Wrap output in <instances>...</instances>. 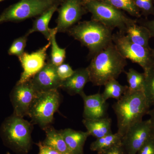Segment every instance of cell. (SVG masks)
Returning <instances> with one entry per match:
<instances>
[{
	"label": "cell",
	"mask_w": 154,
	"mask_h": 154,
	"mask_svg": "<svg viewBox=\"0 0 154 154\" xmlns=\"http://www.w3.org/2000/svg\"><path fill=\"white\" fill-rule=\"evenodd\" d=\"M57 33V28H52L51 36L49 41L51 46L50 61L56 66H58L63 63L66 57V48H62L59 46L56 39V35Z\"/></svg>",
	"instance_id": "23"
},
{
	"label": "cell",
	"mask_w": 154,
	"mask_h": 154,
	"mask_svg": "<svg viewBox=\"0 0 154 154\" xmlns=\"http://www.w3.org/2000/svg\"><path fill=\"white\" fill-rule=\"evenodd\" d=\"M113 30L92 19L79 22L67 33L88 48V57L91 59L113 42Z\"/></svg>",
	"instance_id": "3"
},
{
	"label": "cell",
	"mask_w": 154,
	"mask_h": 154,
	"mask_svg": "<svg viewBox=\"0 0 154 154\" xmlns=\"http://www.w3.org/2000/svg\"><path fill=\"white\" fill-rule=\"evenodd\" d=\"M143 26H145L147 28L152 37H154V19L150 21L146 22L143 25Z\"/></svg>",
	"instance_id": "33"
},
{
	"label": "cell",
	"mask_w": 154,
	"mask_h": 154,
	"mask_svg": "<svg viewBox=\"0 0 154 154\" xmlns=\"http://www.w3.org/2000/svg\"><path fill=\"white\" fill-rule=\"evenodd\" d=\"M137 154H154V137L152 135L144 144Z\"/></svg>",
	"instance_id": "30"
},
{
	"label": "cell",
	"mask_w": 154,
	"mask_h": 154,
	"mask_svg": "<svg viewBox=\"0 0 154 154\" xmlns=\"http://www.w3.org/2000/svg\"><path fill=\"white\" fill-rule=\"evenodd\" d=\"M152 54L154 58V49H152Z\"/></svg>",
	"instance_id": "35"
},
{
	"label": "cell",
	"mask_w": 154,
	"mask_h": 154,
	"mask_svg": "<svg viewBox=\"0 0 154 154\" xmlns=\"http://www.w3.org/2000/svg\"><path fill=\"white\" fill-rule=\"evenodd\" d=\"M112 107L117 119V132L122 137L130 128L142 121L150 110L143 91H128Z\"/></svg>",
	"instance_id": "2"
},
{
	"label": "cell",
	"mask_w": 154,
	"mask_h": 154,
	"mask_svg": "<svg viewBox=\"0 0 154 154\" xmlns=\"http://www.w3.org/2000/svg\"><path fill=\"white\" fill-rule=\"evenodd\" d=\"M135 5L139 10L140 9L147 14H154L153 0H134Z\"/></svg>",
	"instance_id": "29"
},
{
	"label": "cell",
	"mask_w": 154,
	"mask_h": 154,
	"mask_svg": "<svg viewBox=\"0 0 154 154\" xmlns=\"http://www.w3.org/2000/svg\"><path fill=\"white\" fill-rule=\"evenodd\" d=\"M61 0H20L5 9L0 15V24L19 22L40 16Z\"/></svg>",
	"instance_id": "6"
},
{
	"label": "cell",
	"mask_w": 154,
	"mask_h": 154,
	"mask_svg": "<svg viewBox=\"0 0 154 154\" xmlns=\"http://www.w3.org/2000/svg\"><path fill=\"white\" fill-rule=\"evenodd\" d=\"M60 103V94L58 90L38 93L31 104L28 116L33 124L38 125L43 129L52 123L54 116Z\"/></svg>",
	"instance_id": "5"
},
{
	"label": "cell",
	"mask_w": 154,
	"mask_h": 154,
	"mask_svg": "<svg viewBox=\"0 0 154 154\" xmlns=\"http://www.w3.org/2000/svg\"><path fill=\"white\" fill-rule=\"evenodd\" d=\"M61 3H58L54 5L51 8L38 16L33 22L32 28H30L26 35L29 36L35 32H40L43 34L48 41L50 39L52 29L49 28V23L53 15L57 11L58 6Z\"/></svg>",
	"instance_id": "18"
},
{
	"label": "cell",
	"mask_w": 154,
	"mask_h": 154,
	"mask_svg": "<svg viewBox=\"0 0 154 154\" xmlns=\"http://www.w3.org/2000/svg\"><path fill=\"white\" fill-rule=\"evenodd\" d=\"M147 114L149 116V119L150 121L151 125L152 134L154 137V106L152 108L149 110Z\"/></svg>",
	"instance_id": "34"
},
{
	"label": "cell",
	"mask_w": 154,
	"mask_h": 154,
	"mask_svg": "<svg viewBox=\"0 0 154 154\" xmlns=\"http://www.w3.org/2000/svg\"><path fill=\"white\" fill-rule=\"evenodd\" d=\"M37 93L30 81L21 84L17 83L10 95L14 109L13 114L23 118L28 116L30 106Z\"/></svg>",
	"instance_id": "10"
},
{
	"label": "cell",
	"mask_w": 154,
	"mask_h": 154,
	"mask_svg": "<svg viewBox=\"0 0 154 154\" xmlns=\"http://www.w3.org/2000/svg\"><path fill=\"white\" fill-rule=\"evenodd\" d=\"M80 95L84 101L83 116L85 119H97L107 116V103L102 94L87 95L84 91Z\"/></svg>",
	"instance_id": "14"
},
{
	"label": "cell",
	"mask_w": 154,
	"mask_h": 154,
	"mask_svg": "<svg viewBox=\"0 0 154 154\" xmlns=\"http://www.w3.org/2000/svg\"><path fill=\"white\" fill-rule=\"evenodd\" d=\"M153 4H154V0H153Z\"/></svg>",
	"instance_id": "40"
},
{
	"label": "cell",
	"mask_w": 154,
	"mask_h": 154,
	"mask_svg": "<svg viewBox=\"0 0 154 154\" xmlns=\"http://www.w3.org/2000/svg\"><path fill=\"white\" fill-rule=\"evenodd\" d=\"M104 86L105 90L102 95L106 101L111 98L118 100L128 91V86L122 85L116 79L107 82Z\"/></svg>",
	"instance_id": "22"
},
{
	"label": "cell",
	"mask_w": 154,
	"mask_h": 154,
	"mask_svg": "<svg viewBox=\"0 0 154 154\" xmlns=\"http://www.w3.org/2000/svg\"><path fill=\"white\" fill-rule=\"evenodd\" d=\"M113 42L119 52L126 59L137 63L144 72L154 65V58L152 49L135 44L128 39L124 33L119 31L113 34Z\"/></svg>",
	"instance_id": "7"
},
{
	"label": "cell",
	"mask_w": 154,
	"mask_h": 154,
	"mask_svg": "<svg viewBox=\"0 0 154 154\" xmlns=\"http://www.w3.org/2000/svg\"><path fill=\"white\" fill-rule=\"evenodd\" d=\"M36 145L39 148L38 154H62L50 147L45 145L42 142H39Z\"/></svg>",
	"instance_id": "32"
},
{
	"label": "cell",
	"mask_w": 154,
	"mask_h": 154,
	"mask_svg": "<svg viewBox=\"0 0 154 154\" xmlns=\"http://www.w3.org/2000/svg\"><path fill=\"white\" fill-rule=\"evenodd\" d=\"M84 5L92 14V19L113 30L117 28L119 31H122L132 19L126 17L119 10L101 1H89Z\"/></svg>",
	"instance_id": "8"
},
{
	"label": "cell",
	"mask_w": 154,
	"mask_h": 154,
	"mask_svg": "<svg viewBox=\"0 0 154 154\" xmlns=\"http://www.w3.org/2000/svg\"><path fill=\"white\" fill-rule=\"evenodd\" d=\"M122 137L118 133L110 134L99 138L92 142L90 146L91 151L97 153L110 148L111 147L122 143Z\"/></svg>",
	"instance_id": "21"
},
{
	"label": "cell",
	"mask_w": 154,
	"mask_h": 154,
	"mask_svg": "<svg viewBox=\"0 0 154 154\" xmlns=\"http://www.w3.org/2000/svg\"><path fill=\"white\" fill-rule=\"evenodd\" d=\"M89 82L90 77L87 68L78 69L75 70L71 76L62 82L60 88L71 96L80 95Z\"/></svg>",
	"instance_id": "15"
},
{
	"label": "cell",
	"mask_w": 154,
	"mask_h": 154,
	"mask_svg": "<svg viewBox=\"0 0 154 154\" xmlns=\"http://www.w3.org/2000/svg\"><path fill=\"white\" fill-rule=\"evenodd\" d=\"M57 72L59 78L63 82L71 76L75 70H73L69 64L63 63L57 66Z\"/></svg>",
	"instance_id": "28"
},
{
	"label": "cell",
	"mask_w": 154,
	"mask_h": 154,
	"mask_svg": "<svg viewBox=\"0 0 154 154\" xmlns=\"http://www.w3.org/2000/svg\"><path fill=\"white\" fill-rule=\"evenodd\" d=\"M95 1V0H87V1H86V2L84 3V4H85V3L87 2H89V1Z\"/></svg>",
	"instance_id": "36"
},
{
	"label": "cell",
	"mask_w": 154,
	"mask_h": 154,
	"mask_svg": "<svg viewBox=\"0 0 154 154\" xmlns=\"http://www.w3.org/2000/svg\"><path fill=\"white\" fill-rule=\"evenodd\" d=\"M51 46L49 42L43 47L31 53L24 52L18 57L23 69L20 79L17 83L21 84L28 82L41 69L46 63L47 51Z\"/></svg>",
	"instance_id": "12"
},
{
	"label": "cell",
	"mask_w": 154,
	"mask_h": 154,
	"mask_svg": "<svg viewBox=\"0 0 154 154\" xmlns=\"http://www.w3.org/2000/svg\"><path fill=\"white\" fill-rule=\"evenodd\" d=\"M128 84V91L130 93L143 91L145 75L134 69H129L125 72Z\"/></svg>",
	"instance_id": "24"
},
{
	"label": "cell",
	"mask_w": 154,
	"mask_h": 154,
	"mask_svg": "<svg viewBox=\"0 0 154 154\" xmlns=\"http://www.w3.org/2000/svg\"><path fill=\"white\" fill-rule=\"evenodd\" d=\"M82 123L90 136L96 139L113 133L111 131L112 121L107 116L94 119H84Z\"/></svg>",
	"instance_id": "19"
},
{
	"label": "cell",
	"mask_w": 154,
	"mask_h": 154,
	"mask_svg": "<svg viewBox=\"0 0 154 154\" xmlns=\"http://www.w3.org/2000/svg\"><path fill=\"white\" fill-rule=\"evenodd\" d=\"M61 2H62L63 1H64V0H61Z\"/></svg>",
	"instance_id": "39"
},
{
	"label": "cell",
	"mask_w": 154,
	"mask_h": 154,
	"mask_svg": "<svg viewBox=\"0 0 154 154\" xmlns=\"http://www.w3.org/2000/svg\"><path fill=\"white\" fill-rule=\"evenodd\" d=\"M28 36H21L16 38L11 44L8 51L9 55L16 56L17 57L22 56L25 51V49L27 45Z\"/></svg>",
	"instance_id": "27"
},
{
	"label": "cell",
	"mask_w": 154,
	"mask_h": 154,
	"mask_svg": "<svg viewBox=\"0 0 154 154\" xmlns=\"http://www.w3.org/2000/svg\"><path fill=\"white\" fill-rule=\"evenodd\" d=\"M120 32L124 33L131 42L150 48L149 40L152 37L149 31L145 26L137 25L134 20L131 19L127 24L124 30Z\"/></svg>",
	"instance_id": "16"
},
{
	"label": "cell",
	"mask_w": 154,
	"mask_h": 154,
	"mask_svg": "<svg viewBox=\"0 0 154 154\" xmlns=\"http://www.w3.org/2000/svg\"><path fill=\"white\" fill-rule=\"evenodd\" d=\"M5 1V0H0V2H3V1Z\"/></svg>",
	"instance_id": "37"
},
{
	"label": "cell",
	"mask_w": 154,
	"mask_h": 154,
	"mask_svg": "<svg viewBox=\"0 0 154 154\" xmlns=\"http://www.w3.org/2000/svg\"><path fill=\"white\" fill-rule=\"evenodd\" d=\"M43 130L46 134L45 139L42 142L43 144L52 148L61 154H71L60 130H57L51 125L45 128Z\"/></svg>",
	"instance_id": "20"
},
{
	"label": "cell",
	"mask_w": 154,
	"mask_h": 154,
	"mask_svg": "<svg viewBox=\"0 0 154 154\" xmlns=\"http://www.w3.org/2000/svg\"><path fill=\"white\" fill-rule=\"evenodd\" d=\"M143 73L145 80L143 92L150 108L154 106V65Z\"/></svg>",
	"instance_id": "25"
},
{
	"label": "cell",
	"mask_w": 154,
	"mask_h": 154,
	"mask_svg": "<svg viewBox=\"0 0 154 154\" xmlns=\"http://www.w3.org/2000/svg\"><path fill=\"white\" fill-rule=\"evenodd\" d=\"M127 65L126 59L112 42L91 58L87 67L90 82L94 85L104 86L111 80H116Z\"/></svg>",
	"instance_id": "1"
},
{
	"label": "cell",
	"mask_w": 154,
	"mask_h": 154,
	"mask_svg": "<svg viewBox=\"0 0 154 154\" xmlns=\"http://www.w3.org/2000/svg\"><path fill=\"white\" fill-rule=\"evenodd\" d=\"M30 82L38 93L57 90L60 88L63 82L58 76L57 66L50 60Z\"/></svg>",
	"instance_id": "13"
},
{
	"label": "cell",
	"mask_w": 154,
	"mask_h": 154,
	"mask_svg": "<svg viewBox=\"0 0 154 154\" xmlns=\"http://www.w3.org/2000/svg\"><path fill=\"white\" fill-rule=\"evenodd\" d=\"M149 119L135 124L122 137V144L126 154H137L139 150L152 136Z\"/></svg>",
	"instance_id": "11"
},
{
	"label": "cell",
	"mask_w": 154,
	"mask_h": 154,
	"mask_svg": "<svg viewBox=\"0 0 154 154\" xmlns=\"http://www.w3.org/2000/svg\"><path fill=\"white\" fill-rule=\"evenodd\" d=\"M57 9L58 16L56 28L57 33H65L73 27L84 14L82 0H64Z\"/></svg>",
	"instance_id": "9"
},
{
	"label": "cell",
	"mask_w": 154,
	"mask_h": 154,
	"mask_svg": "<svg viewBox=\"0 0 154 154\" xmlns=\"http://www.w3.org/2000/svg\"><path fill=\"white\" fill-rule=\"evenodd\" d=\"M101 2L113 6L118 10L126 11L133 17H140L139 10L135 5L134 0H101Z\"/></svg>",
	"instance_id": "26"
},
{
	"label": "cell",
	"mask_w": 154,
	"mask_h": 154,
	"mask_svg": "<svg viewBox=\"0 0 154 154\" xmlns=\"http://www.w3.org/2000/svg\"><path fill=\"white\" fill-rule=\"evenodd\" d=\"M6 154H11L9 152H7V153H6Z\"/></svg>",
	"instance_id": "38"
},
{
	"label": "cell",
	"mask_w": 154,
	"mask_h": 154,
	"mask_svg": "<svg viewBox=\"0 0 154 154\" xmlns=\"http://www.w3.org/2000/svg\"><path fill=\"white\" fill-rule=\"evenodd\" d=\"M33 124L23 117L12 114L6 118L0 128L3 142L12 150L26 154L32 145Z\"/></svg>",
	"instance_id": "4"
},
{
	"label": "cell",
	"mask_w": 154,
	"mask_h": 154,
	"mask_svg": "<svg viewBox=\"0 0 154 154\" xmlns=\"http://www.w3.org/2000/svg\"><path fill=\"white\" fill-rule=\"evenodd\" d=\"M98 154H126L121 143L111 147L110 148L100 152Z\"/></svg>",
	"instance_id": "31"
},
{
	"label": "cell",
	"mask_w": 154,
	"mask_h": 154,
	"mask_svg": "<svg viewBox=\"0 0 154 154\" xmlns=\"http://www.w3.org/2000/svg\"><path fill=\"white\" fill-rule=\"evenodd\" d=\"M65 141L71 154H84V147L90 135L87 131H76L71 128L61 130Z\"/></svg>",
	"instance_id": "17"
}]
</instances>
